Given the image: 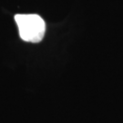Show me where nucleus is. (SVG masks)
Wrapping results in <instances>:
<instances>
[{"label": "nucleus", "mask_w": 123, "mask_h": 123, "mask_svg": "<svg viewBox=\"0 0 123 123\" xmlns=\"http://www.w3.org/2000/svg\"><path fill=\"white\" fill-rule=\"evenodd\" d=\"M19 36L24 41L38 43L46 32L44 19L37 14H18L15 16Z\"/></svg>", "instance_id": "nucleus-1"}]
</instances>
